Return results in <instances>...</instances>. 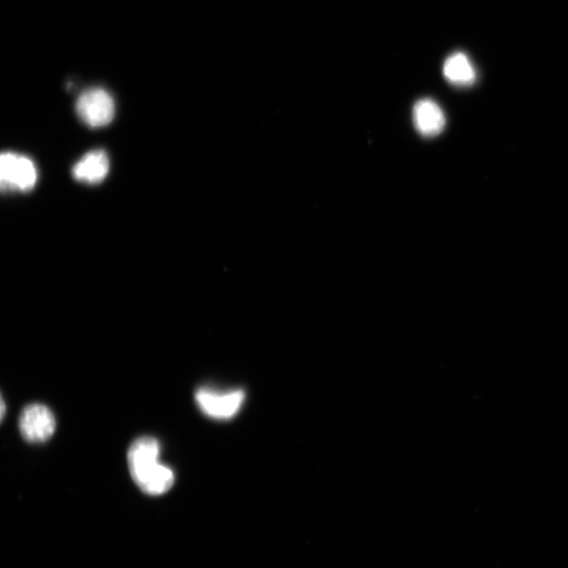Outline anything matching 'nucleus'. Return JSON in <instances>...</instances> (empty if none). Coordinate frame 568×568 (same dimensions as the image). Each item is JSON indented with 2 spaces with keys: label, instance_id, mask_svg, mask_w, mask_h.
Masks as SVG:
<instances>
[{
  "label": "nucleus",
  "instance_id": "nucleus-1",
  "mask_svg": "<svg viewBox=\"0 0 568 568\" xmlns=\"http://www.w3.org/2000/svg\"><path fill=\"white\" fill-rule=\"evenodd\" d=\"M159 456L160 444L152 437L137 439L128 453L131 476L138 488L147 495L162 494L173 482V471L159 462Z\"/></svg>",
  "mask_w": 568,
  "mask_h": 568
},
{
  "label": "nucleus",
  "instance_id": "nucleus-2",
  "mask_svg": "<svg viewBox=\"0 0 568 568\" xmlns=\"http://www.w3.org/2000/svg\"><path fill=\"white\" fill-rule=\"evenodd\" d=\"M34 161L17 153L0 154V193H27L37 184Z\"/></svg>",
  "mask_w": 568,
  "mask_h": 568
},
{
  "label": "nucleus",
  "instance_id": "nucleus-3",
  "mask_svg": "<svg viewBox=\"0 0 568 568\" xmlns=\"http://www.w3.org/2000/svg\"><path fill=\"white\" fill-rule=\"evenodd\" d=\"M76 113L91 128L110 125L115 116V103L110 93L93 88L81 94L76 101Z\"/></svg>",
  "mask_w": 568,
  "mask_h": 568
},
{
  "label": "nucleus",
  "instance_id": "nucleus-4",
  "mask_svg": "<svg viewBox=\"0 0 568 568\" xmlns=\"http://www.w3.org/2000/svg\"><path fill=\"white\" fill-rule=\"evenodd\" d=\"M195 398L200 411L208 417L229 420L240 411L246 394L241 390L218 391L202 388L197 391Z\"/></svg>",
  "mask_w": 568,
  "mask_h": 568
},
{
  "label": "nucleus",
  "instance_id": "nucleus-5",
  "mask_svg": "<svg viewBox=\"0 0 568 568\" xmlns=\"http://www.w3.org/2000/svg\"><path fill=\"white\" fill-rule=\"evenodd\" d=\"M19 431L29 443H44L55 433L56 419L47 405H27L19 417Z\"/></svg>",
  "mask_w": 568,
  "mask_h": 568
},
{
  "label": "nucleus",
  "instance_id": "nucleus-6",
  "mask_svg": "<svg viewBox=\"0 0 568 568\" xmlns=\"http://www.w3.org/2000/svg\"><path fill=\"white\" fill-rule=\"evenodd\" d=\"M110 160L105 151L95 150L81 158L72 169L73 177L89 185L100 184L108 176Z\"/></svg>",
  "mask_w": 568,
  "mask_h": 568
},
{
  "label": "nucleus",
  "instance_id": "nucleus-7",
  "mask_svg": "<svg viewBox=\"0 0 568 568\" xmlns=\"http://www.w3.org/2000/svg\"><path fill=\"white\" fill-rule=\"evenodd\" d=\"M417 131L424 136L439 135L445 127V116L441 108L430 99L418 101L413 111Z\"/></svg>",
  "mask_w": 568,
  "mask_h": 568
},
{
  "label": "nucleus",
  "instance_id": "nucleus-8",
  "mask_svg": "<svg viewBox=\"0 0 568 568\" xmlns=\"http://www.w3.org/2000/svg\"><path fill=\"white\" fill-rule=\"evenodd\" d=\"M443 73L450 83L459 86L472 85L476 79V72L468 56L456 53L446 59Z\"/></svg>",
  "mask_w": 568,
  "mask_h": 568
},
{
  "label": "nucleus",
  "instance_id": "nucleus-9",
  "mask_svg": "<svg viewBox=\"0 0 568 568\" xmlns=\"http://www.w3.org/2000/svg\"><path fill=\"white\" fill-rule=\"evenodd\" d=\"M6 403L5 400L2 396V394H0V423L3 422L5 415H6Z\"/></svg>",
  "mask_w": 568,
  "mask_h": 568
}]
</instances>
